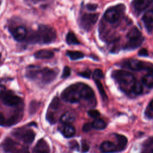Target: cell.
I'll use <instances>...</instances> for the list:
<instances>
[{
  "label": "cell",
  "mask_w": 153,
  "mask_h": 153,
  "mask_svg": "<svg viewBox=\"0 0 153 153\" xmlns=\"http://www.w3.org/2000/svg\"><path fill=\"white\" fill-rule=\"evenodd\" d=\"M57 36L56 31L54 28L48 25H40L38 30L29 37L32 42H38L41 44H48L55 41Z\"/></svg>",
  "instance_id": "1"
},
{
  "label": "cell",
  "mask_w": 153,
  "mask_h": 153,
  "mask_svg": "<svg viewBox=\"0 0 153 153\" xmlns=\"http://www.w3.org/2000/svg\"><path fill=\"white\" fill-rule=\"evenodd\" d=\"M112 76L118 84L121 90L126 93L131 92L133 85L136 81L131 73L124 70H115L112 72Z\"/></svg>",
  "instance_id": "2"
},
{
  "label": "cell",
  "mask_w": 153,
  "mask_h": 153,
  "mask_svg": "<svg viewBox=\"0 0 153 153\" xmlns=\"http://www.w3.org/2000/svg\"><path fill=\"white\" fill-rule=\"evenodd\" d=\"M27 75L30 78L39 77L43 83L48 84L55 79L57 74L54 70L45 68L41 70H30L27 73Z\"/></svg>",
  "instance_id": "3"
},
{
  "label": "cell",
  "mask_w": 153,
  "mask_h": 153,
  "mask_svg": "<svg viewBox=\"0 0 153 153\" xmlns=\"http://www.w3.org/2000/svg\"><path fill=\"white\" fill-rule=\"evenodd\" d=\"M62 99L69 103H76L82 100L79 83L68 87L62 93Z\"/></svg>",
  "instance_id": "4"
},
{
  "label": "cell",
  "mask_w": 153,
  "mask_h": 153,
  "mask_svg": "<svg viewBox=\"0 0 153 153\" xmlns=\"http://www.w3.org/2000/svg\"><path fill=\"white\" fill-rule=\"evenodd\" d=\"M127 42L126 45V48L133 50L139 47L144 40L140 31L136 27H132L127 34Z\"/></svg>",
  "instance_id": "5"
},
{
  "label": "cell",
  "mask_w": 153,
  "mask_h": 153,
  "mask_svg": "<svg viewBox=\"0 0 153 153\" xmlns=\"http://www.w3.org/2000/svg\"><path fill=\"white\" fill-rule=\"evenodd\" d=\"M121 66L124 68H128L133 71H141V70H149L153 67L151 65L143 61L136 59H130L124 62Z\"/></svg>",
  "instance_id": "6"
},
{
  "label": "cell",
  "mask_w": 153,
  "mask_h": 153,
  "mask_svg": "<svg viewBox=\"0 0 153 153\" xmlns=\"http://www.w3.org/2000/svg\"><path fill=\"white\" fill-rule=\"evenodd\" d=\"M99 17L98 14L85 13L79 19L80 26L84 30L88 31L97 22Z\"/></svg>",
  "instance_id": "7"
},
{
  "label": "cell",
  "mask_w": 153,
  "mask_h": 153,
  "mask_svg": "<svg viewBox=\"0 0 153 153\" xmlns=\"http://www.w3.org/2000/svg\"><path fill=\"white\" fill-rule=\"evenodd\" d=\"M1 97L4 103L8 106L17 105L20 102V97L11 91H5Z\"/></svg>",
  "instance_id": "8"
},
{
  "label": "cell",
  "mask_w": 153,
  "mask_h": 153,
  "mask_svg": "<svg viewBox=\"0 0 153 153\" xmlns=\"http://www.w3.org/2000/svg\"><path fill=\"white\" fill-rule=\"evenodd\" d=\"M16 136L20 139L23 142L30 144L33 141L35 134L31 130H26L16 131Z\"/></svg>",
  "instance_id": "9"
},
{
  "label": "cell",
  "mask_w": 153,
  "mask_h": 153,
  "mask_svg": "<svg viewBox=\"0 0 153 153\" xmlns=\"http://www.w3.org/2000/svg\"><path fill=\"white\" fill-rule=\"evenodd\" d=\"M153 2V0H133L131 6L134 11L139 14L146 9Z\"/></svg>",
  "instance_id": "10"
},
{
  "label": "cell",
  "mask_w": 153,
  "mask_h": 153,
  "mask_svg": "<svg viewBox=\"0 0 153 153\" xmlns=\"http://www.w3.org/2000/svg\"><path fill=\"white\" fill-rule=\"evenodd\" d=\"M103 17L109 23H114L119 20L120 13L115 8H110L105 11Z\"/></svg>",
  "instance_id": "11"
},
{
  "label": "cell",
  "mask_w": 153,
  "mask_h": 153,
  "mask_svg": "<svg viewBox=\"0 0 153 153\" xmlns=\"http://www.w3.org/2000/svg\"><path fill=\"white\" fill-rule=\"evenodd\" d=\"M11 33L15 40L17 41H22L26 38L27 30L24 26H19L13 28L11 30Z\"/></svg>",
  "instance_id": "12"
},
{
  "label": "cell",
  "mask_w": 153,
  "mask_h": 153,
  "mask_svg": "<svg viewBox=\"0 0 153 153\" xmlns=\"http://www.w3.org/2000/svg\"><path fill=\"white\" fill-rule=\"evenodd\" d=\"M142 20L147 31L151 33L153 29V10L146 11L142 17Z\"/></svg>",
  "instance_id": "13"
},
{
  "label": "cell",
  "mask_w": 153,
  "mask_h": 153,
  "mask_svg": "<svg viewBox=\"0 0 153 153\" xmlns=\"http://www.w3.org/2000/svg\"><path fill=\"white\" fill-rule=\"evenodd\" d=\"M100 151L103 153H112L118 151L117 145L111 141H104L100 146Z\"/></svg>",
  "instance_id": "14"
},
{
  "label": "cell",
  "mask_w": 153,
  "mask_h": 153,
  "mask_svg": "<svg viewBox=\"0 0 153 153\" xmlns=\"http://www.w3.org/2000/svg\"><path fill=\"white\" fill-rule=\"evenodd\" d=\"M33 153H50V148L47 142L43 139H39L33 148Z\"/></svg>",
  "instance_id": "15"
},
{
  "label": "cell",
  "mask_w": 153,
  "mask_h": 153,
  "mask_svg": "<svg viewBox=\"0 0 153 153\" xmlns=\"http://www.w3.org/2000/svg\"><path fill=\"white\" fill-rule=\"evenodd\" d=\"M143 84L149 88H153V68L148 71L142 79Z\"/></svg>",
  "instance_id": "16"
},
{
  "label": "cell",
  "mask_w": 153,
  "mask_h": 153,
  "mask_svg": "<svg viewBox=\"0 0 153 153\" xmlns=\"http://www.w3.org/2000/svg\"><path fill=\"white\" fill-rule=\"evenodd\" d=\"M34 56L36 59H48L53 57L54 53L51 50L44 49L35 52Z\"/></svg>",
  "instance_id": "17"
},
{
  "label": "cell",
  "mask_w": 153,
  "mask_h": 153,
  "mask_svg": "<svg viewBox=\"0 0 153 153\" xmlns=\"http://www.w3.org/2000/svg\"><path fill=\"white\" fill-rule=\"evenodd\" d=\"M75 115L74 113L68 111L64 113L60 117L61 122L64 124H71L75 120Z\"/></svg>",
  "instance_id": "18"
},
{
  "label": "cell",
  "mask_w": 153,
  "mask_h": 153,
  "mask_svg": "<svg viewBox=\"0 0 153 153\" xmlns=\"http://www.w3.org/2000/svg\"><path fill=\"white\" fill-rule=\"evenodd\" d=\"M115 137L117 139V147L118 149V151H123L127 144V138L122 134H115Z\"/></svg>",
  "instance_id": "19"
},
{
  "label": "cell",
  "mask_w": 153,
  "mask_h": 153,
  "mask_svg": "<svg viewBox=\"0 0 153 153\" xmlns=\"http://www.w3.org/2000/svg\"><path fill=\"white\" fill-rule=\"evenodd\" d=\"M17 143L10 138H7L2 144V148L6 152H13L15 151Z\"/></svg>",
  "instance_id": "20"
},
{
  "label": "cell",
  "mask_w": 153,
  "mask_h": 153,
  "mask_svg": "<svg viewBox=\"0 0 153 153\" xmlns=\"http://www.w3.org/2000/svg\"><path fill=\"white\" fill-rule=\"evenodd\" d=\"M61 131L63 136L66 137H71L75 133V128L71 124H65Z\"/></svg>",
  "instance_id": "21"
},
{
  "label": "cell",
  "mask_w": 153,
  "mask_h": 153,
  "mask_svg": "<svg viewBox=\"0 0 153 153\" xmlns=\"http://www.w3.org/2000/svg\"><path fill=\"white\" fill-rule=\"evenodd\" d=\"M91 124L93 128L97 130H103L106 127V123L101 118H96Z\"/></svg>",
  "instance_id": "22"
},
{
  "label": "cell",
  "mask_w": 153,
  "mask_h": 153,
  "mask_svg": "<svg viewBox=\"0 0 153 153\" xmlns=\"http://www.w3.org/2000/svg\"><path fill=\"white\" fill-rule=\"evenodd\" d=\"M66 41L69 45H78L79 44L76 35L72 32H69L66 36Z\"/></svg>",
  "instance_id": "23"
},
{
  "label": "cell",
  "mask_w": 153,
  "mask_h": 153,
  "mask_svg": "<svg viewBox=\"0 0 153 153\" xmlns=\"http://www.w3.org/2000/svg\"><path fill=\"white\" fill-rule=\"evenodd\" d=\"M66 55H68L72 60H78L84 57V54L78 51H68L66 52Z\"/></svg>",
  "instance_id": "24"
},
{
  "label": "cell",
  "mask_w": 153,
  "mask_h": 153,
  "mask_svg": "<svg viewBox=\"0 0 153 153\" xmlns=\"http://www.w3.org/2000/svg\"><path fill=\"white\" fill-rule=\"evenodd\" d=\"M96 87L98 89V91L102 98V99L103 100H106L108 99V97L107 95L106 94V92L103 88V87L102 85V84L101 83V82L100 81V80H94Z\"/></svg>",
  "instance_id": "25"
},
{
  "label": "cell",
  "mask_w": 153,
  "mask_h": 153,
  "mask_svg": "<svg viewBox=\"0 0 153 153\" xmlns=\"http://www.w3.org/2000/svg\"><path fill=\"white\" fill-rule=\"evenodd\" d=\"M60 106V102L57 97H54L53 100L51 101L50 106H49V109L50 111H48V112H56Z\"/></svg>",
  "instance_id": "26"
},
{
  "label": "cell",
  "mask_w": 153,
  "mask_h": 153,
  "mask_svg": "<svg viewBox=\"0 0 153 153\" xmlns=\"http://www.w3.org/2000/svg\"><path fill=\"white\" fill-rule=\"evenodd\" d=\"M142 91H143V87L142 84L136 81V82L133 85L131 92H133L134 94L139 95V94H140L142 93Z\"/></svg>",
  "instance_id": "27"
},
{
  "label": "cell",
  "mask_w": 153,
  "mask_h": 153,
  "mask_svg": "<svg viewBox=\"0 0 153 153\" xmlns=\"http://www.w3.org/2000/svg\"><path fill=\"white\" fill-rule=\"evenodd\" d=\"M103 73L102 70L99 69H95L93 72V78L94 80H100V79H102L103 78Z\"/></svg>",
  "instance_id": "28"
},
{
  "label": "cell",
  "mask_w": 153,
  "mask_h": 153,
  "mask_svg": "<svg viewBox=\"0 0 153 153\" xmlns=\"http://www.w3.org/2000/svg\"><path fill=\"white\" fill-rule=\"evenodd\" d=\"M88 115L94 118H97L98 117L100 116V112L96 109H91L88 111Z\"/></svg>",
  "instance_id": "29"
},
{
  "label": "cell",
  "mask_w": 153,
  "mask_h": 153,
  "mask_svg": "<svg viewBox=\"0 0 153 153\" xmlns=\"http://www.w3.org/2000/svg\"><path fill=\"white\" fill-rule=\"evenodd\" d=\"M71 75V69L68 66H65L63 69L62 77L63 78H66Z\"/></svg>",
  "instance_id": "30"
},
{
  "label": "cell",
  "mask_w": 153,
  "mask_h": 153,
  "mask_svg": "<svg viewBox=\"0 0 153 153\" xmlns=\"http://www.w3.org/2000/svg\"><path fill=\"white\" fill-rule=\"evenodd\" d=\"M78 75L86 78H89L91 75V71L90 70H86L78 73Z\"/></svg>",
  "instance_id": "31"
},
{
  "label": "cell",
  "mask_w": 153,
  "mask_h": 153,
  "mask_svg": "<svg viewBox=\"0 0 153 153\" xmlns=\"http://www.w3.org/2000/svg\"><path fill=\"white\" fill-rule=\"evenodd\" d=\"M91 128H93L91 124H90V123H86V124H85L83 126L82 130L84 131H85V132H87V131H90L91 129Z\"/></svg>",
  "instance_id": "32"
},
{
  "label": "cell",
  "mask_w": 153,
  "mask_h": 153,
  "mask_svg": "<svg viewBox=\"0 0 153 153\" xmlns=\"http://www.w3.org/2000/svg\"><path fill=\"white\" fill-rule=\"evenodd\" d=\"M138 55L140 56H148V52L146 49L142 48V49L140 50V51L138 52Z\"/></svg>",
  "instance_id": "33"
},
{
  "label": "cell",
  "mask_w": 153,
  "mask_h": 153,
  "mask_svg": "<svg viewBox=\"0 0 153 153\" xmlns=\"http://www.w3.org/2000/svg\"><path fill=\"white\" fill-rule=\"evenodd\" d=\"M12 153H29V152L27 148H22V149L15 150L13 151Z\"/></svg>",
  "instance_id": "34"
},
{
  "label": "cell",
  "mask_w": 153,
  "mask_h": 153,
  "mask_svg": "<svg viewBox=\"0 0 153 153\" xmlns=\"http://www.w3.org/2000/svg\"><path fill=\"white\" fill-rule=\"evenodd\" d=\"M88 149H89L88 145L85 142H82V151L83 152H85L88 151Z\"/></svg>",
  "instance_id": "35"
},
{
  "label": "cell",
  "mask_w": 153,
  "mask_h": 153,
  "mask_svg": "<svg viewBox=\"0 0 153 153\" xmlns=\"http://www.w3.org/2000/svg\"><path fill=\"white\" fill-rule=\"evenodd\" d=\"M97 7V5L96 4H88L87 5V8L88 10H95Z\"/></svg>",
  "instance_id": "36"
},
{
  "label": "cell",
  "mask_w": 153,
  "mask_h": 153,
  "mask_svg": "<svg viewBox=\"0 0 153 153\" xmlns=\"http://www.w3.org/2000/svg\"><path fill=\"white\" fill-rule=\"evenodd\" d=\"M70 146L71 148L72 149H77L78 148V143L77 142L75 141V140H73L72 142H71L70 143Z\"/></svg>",
  "instance_id": "37"
},
{
  "label": "cell",
  "mask_w": 153,
  "mask_h": 153,
  "mask_svg": "<svg viewBox=\"0 0 153 153\" xmlns=\"http://www.w3.org/2000/svg\"><path fill=\"white\" fill-rule=\"evenodd\" d=\"M5 91V87L4 85L0 84V97H1Z\"/></svg>",
  "instance_id": "38"
},
{
  "label": "cell",
  "mask_w": 153,
  "mask_h": 153,
  "mask_svg": "<svg viewBox=\"0 0 153 153\" xmlns=\"http://www.w3.org/2000/svg\"><path fill=\"white\" fill-rule=\"evenodd\" d=\"M5 123V118L2 114L0 112V125H2Z\"/></svg>",
  "instance_id": "39"
},
{
  "label": "cell",
  "mask_w": 153,
  "mask_h": 153,
  "mask_svg": "<svg viewBox=\"0 0 153 153\" xmlns=\"http://www.w3.org/2000/svg\"><path fill=\"white\" fill-rule=\"evenodd\" d=\"M27 2L28 3H33V4H35V3H38V2H40L42 0H26Z\"/></svg>",
  "instance_id": "40"
},
{
  "label": "cell",
  "mask_w": 153,
  "mask_h": 153,
  "mask_svg": "<svg viewBox=\"0 0 153 153\" xmlns=\"http://www.w3.org/2000/svg\"><path fill=\"white\" fill-rule=\"evenodd\" d=\"M149 107L153 111V100H151V102L149 103Z\"/></svg>",
  "instance_id": "41"
},
{
  "label": "cell",
  "mask_w": 153,
  "mask_h": 153,
  "mask_svg": "<svg viewBox=\"0 0 153 153\" xmlns=\"http://www.w3.org/2000/svg\"><path fill=\"white\" fill-rule=\"evenodd\" d=\"M152 153H153V149H152Z\"/></svg>",
  "instance_id": "42"
},
{
  "label": "cell",
  "mask_w": 153,
  "mask_h": 153,
  "mask_svg": "<svg viewBox=\"0 0 153 153\" xmlns=\"http://www.w3.org/2000/svg\"><path fill=\"white\" fill-rule=\"evenodd\" d=\"M0 60H1V54H0Z\"/></svg>",
  "instance_id": "43"
}]
</instances>
